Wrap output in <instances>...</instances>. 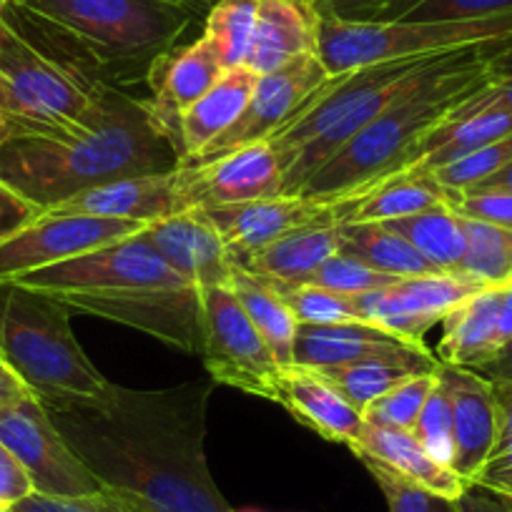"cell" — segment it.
<instances>
[{
  "label": "cell",
  "instance_id": "cell-1",
  "mask_svg": "<svg viewBox=\"0 0 512 512\" xmlns=\"http://www.w3.org/2000/svg\"><path fill=\"white\" fill-rule=\"evenodd\" d=\"M214 379L166 390L118 387L103 410L51 412L106 490L146 512H231L206 462V407Z\"/></svg>",
  "mask_w": 512,
  "mask_h": 512
},
{
  "label": "cell",
  "instance_id": "cell-2",
  "mask_svg": "<svg viewBox=\"0 0 512 512\" xmlns=\"http://www.w3.org/2000/svg\"><path fill=\"white\" fill-rule=\"evenodd\" d=\"M179 166V151L156 123L149 98L108 83L96 86L81 128L0 141V181L43 211L108 181L171 174Z\"/></svg>",
  "mask_w": 512,
  "mask_h": 512
},
{
  "label": "cell",
  "instance_id": "cell-3",
  "mask_svg": "<svg viewBox=\"0 0 512 512\" xmlns=\"http://www.w3.org/2000/svg\"><path fill=\"white\" fill-rule=\"evenodd\" d=\"M510 46L512 38H502L437 56L387 111L319 166L294 196L344 206L379 181L412 169L427 139L492 81V61Z\"/></svg>",
  "mask_w": 512,
  "mask_h": 512
},
{
  "label": "cell",
  "instance_id": "cell-4",
  "mask_svg": "<svg viewBox=\"0 0 512 512\" xmlns=\"http://www.w3.org/2000/svg\"><path fill=\"white\" fill-rule=\"evenodd\" d=\"M3 21L81 81L149 76L191 21L179 0H8ZM121 88V86H118Z\"/></svg>",
  "mask_w": 512,
  "mask_h": 512
},
{
  "label": "cell",
  "instance_id": "cell-5",
  "mask_svg": "<svg viewBox=\"0 0 512 512\" xmlns=\"http://www.w3.org/2000/svg\"><path fill=\"white\" fill-rule=\"evenodd\" d=\"M0 354L48 412L103 410L116 395L78 344L71 309L13 282L0 284Z\"/></svg>",
  "mask_w": 512,
  "mask_h": 512
},
{
  "label": "cell",
  "instance_id": "cell-6",
  "mask_svg": "<svg viewBox=\"0 0 512 512\" xmlns=\"http://www.w3.org/2000/svg\"><path fill=\"white\" fill-rule=\"evenodd\" d=\"M435 56L397 58L332 76L269 139L284 161V196H294L309 176L342 151L359 131L392 106Z\"/></svg>",
  "mask_w": 512,
  "mask_h": 512
},
{
  "label": "cell",
  "instance_id": "cell-7",
  "mask_svg": "<svg viewBox=\"0 0 512 512\" xmlns=\"http://www.w3.org/2000/svg\"><path fill=\"white\" fill-rule=\"evenodd\" d=\"M512 38V11L475 21L347 23L319 16L317 56L329 76L397 58L435 56Z\"/></svg>",
  "mask_w": 512,
  "mask_h": 512
},
{
  "label": "cell",
  "instance_id": "cell-8",
  "mask_svg": "<svg viewBox=\"0 0 512 512\" xmlns=\"http://www.w3.org/2000/svg\"><path fill=\"white\" fill-rule=\"evenodd\" d=\"M96 86L43 56L0 18V113L11 136L81 128L91 116Z\"/></svg>",
  "mask_w": 512,
  "mask_h": 512
},
{
  "label": "cell",
  "instance_id": "cell-9",
  "mask_svg": "<svg viewBox=\"0 0 512 512\" xmlns=\"http://www.w3.org/2000/svg\"><path fill=\"white\" fill-rule=\"evenodd\" d=\"M13 284L43 292L53 299L113 289L194 287L161 259L159 251L141 236V231L68 262L18 277Z\"/></svg>",
  "mask_w": 512,
  "mask_h": 512
},
{
  "label": "cell",
  "instance_id": "cell-10",
  "mask_svg": "<svg viewBox=\"0 0 512 512\" xmlns=\"http://www.w3.org/2000/svg\"><path fill=\"white\" fill-rule=\"evenodd\" d=\"M71 312L139 329L189 354L204 349V309L199 287H144L68 294L58 299Z\"/></svg>",
  "mask_w": 512,
  "mask_h": 512
},
{
  "label": "cell",
  "instance_id": "cell-11",
  "mask_svg": "<svg viewBox=\"0 0 512 512\" xmlns=\"http://www.w3.org/2000/svg\"><path fill=\"white\" fill-rule=\"evenodd\" d=\"M0 442L18 457L38 495L88 497L106 490L36 395L0 412Z\"/></svg>",
  "mask_w": 512,
  "mask_h": 512
},
{
  "label": "cell",
  "instance_id": "cell-12",
  "mask_svg": "<svg viewBox=\"0 0 512 512\" xmlns=\"http://www.w3.org/2000/svg\"><path fill=\"white\" fill-rule=\"evenodd\" d=\"M204 309V357L216 384H229L241 392L267 400L269 387L279 374L272 349L256 332L234 292L226 287L201 289Z\"/></svg>",
  "mask_w": 512,
  "mask_h": 512
},
{
  "label": "cell",
  "instance_id": "cell-13",
  "mask_svg": "<svg viewBox=\"0 0 512 512\" xmlns=\"http://www.w3.org/2000/svg\"><path fill=\"white\" fill-rule=\"evenodd\" d=\"M149 224L131 219H103V216L43 211L33 224L0 241V284L68 262L139 234Z\"/></svg>",
  "mask_w": 512,
  "mask_h": 512
},
{
  "label": "cell",
  "instance_id": "cell-14",
  "mask_svg": "<svg viewBox=\"0 0 512 512\" xmlns=\"http://www.w3.org/2000/svg\"><path fill=\"white\" fill-rule=\"evenodd\" d=\"M329 73L317 53H307L287 66L277 68L272 73L256 78V86L251 91L249 103L241 111V116L226 128L219 139L211 141L199 156H194L186 164H204V161L219 159V156L239 151L244 146L264 144L279 134L284 126L294 118V113L329 81ZM184 166V164H181Z\"/></svg>",
  "mask_w": 512,
  "mask_h": 512
},
{
  "label": "cell",
  "instance_id": "cell-15",
  "mask_svg": "<svg viewBox=\"0 0 512 512\" xmlns=\"http://www.w3.org/2000/svg\"><path fill=\"white\" fill-rule=\"evenodd\" d=\"M284 161L269 141L176 169L174 189L179 214L189 209L272 199L284 194Z\"/></svg>",
  "mask_w": 512,
  "mask_h": 512
},
{
  "label": "cell",
  "instance_id": "cell-16",
  "mask_svg": "<svg viewBox=\"0 0 512 512\" xmlns=\"http://www.w3.org/2000/svg\"><path fill=\"white\" fill-rule=\"evenodd\" d=\"M224 239L234 264L246 262L251 254L272 241L314 224H342L337 204H319L304 196H272V199L239 201V204L201 209Z\"/></svg>",
  "mask_w": 512,
  "mask_h": 512
},
{
  "label": "cell",
  "instance_id": "cell-17",
  "mask_svg": "<svg viewBox=\"0 0 512 512\" xmlns=\"http://www.w3.org/2000/svg\"><path fill=\"white\" fill-rule=\"evenodd\" d=\"M477 292H482L480 284L467 282L457 274L435 272L425 277L400 279L379 292L359 294L357 304L364 322L422 344L427 329L442 322L452 309L475 297Z\"/></svg>",
  "mask_w": 512,
  "mask_h": 512
},
{
  "label": "cell",
  "instance_id": "cell-18",
  "mask_svg": "<svg viewBox=\"0 0 512 512\" xmlns=\"http://www.w3.org/2000/svg\"><path fill=\"white\" fill-rule=\"evenodd\" d=\"M437 382L445 390L452 410V432H455L452 470L465 482H472L495 452L497 435H500L492 382L472 369L452 367L445 362L437 367Z\"/></svg>",
  "mask_w": 512,
  "mask_h": 512
},
{
  "label": "cell",
  "instance_id": "cell-19",
  "mask_svg": "<svg viewBox=\"0 0 512 512\" xmlns=\"http://www.w3.org/2000/svg\"><path fill=\"white\" fill-rule=\"evenodd\" d=\"M166 264L199 289L226 287L234 274V259L224 239L201 209L181 211L154 221L141 231Z\"/></svg>",
  "mask_w": 512,
  "mask_h": 512
},
{
  "label": "cell",
  "instance_id": "cell-20",
  "mask_svg": "<svg viewBox=\"0 0 512 512\" xmlns=\"http://www.w3.org/2000/svg\"><path fill=\"white\" fill-rule=\"evenodd\" d=\"M224 71L221 58L204 36L184 48H171L151 66L149 81L154 86V96L149 98V108L161 131L176 146L181 161V116L224 76Z\"/></svg>",
  "mask_w": 512,
  "mask_h": 512
},
{
  "label": "cell",
  "instance_id": "cell-21",
  "mask_svg": "<svg viewBox=\"0 0 512 512\" xmlns=\"http://www.w3.org/2000/svg\"><path fill=\"white\" fill-rule=\"evenodd\" d=\"M267 400L282 405L294 420L329 442L352 445L364 427L362 412L354 410L317 369L282 367Z\"/></svg>",
  "mask_w": 512,
  "mask_h": 512
},
{
  "label": "cell",
  "instance_id": "cell-22",
  "mask_svg": "<svg viewBox=\"0 0 512 512\" xmlns=\"http://www.w3.org/2000/svg\"><path fill=\"white\" fill-rule=\"evenodd\" d=\"M319 16L309 0H256L249 66L256 76L272 73L307 53H317Z\"/></svg>",
  "mask_w": 512,
  "mask_h": 512
},
{
  "label": "cell",
  "instance_id": "cell-23",
  "mask_svg": "<svg viewBox=\"0 0 512 512\" xmlns=\"http://www.w3.org/2000/svg\"><path fill=\"white\" fill-rule=\"evenodd\" d=\"M176 171L171 174L128 176V179L108 181L81 191L51 211L68 214L103 216V219H131L141 224H154L166 216L179 214V201L174 189Z\"/></svg>",
  "mask_w": 512,
  "mask_h": 512
},
{
  "label": "cell",
  "instance_id": "cell-24",
  "mask_svg": "<svg viewBox=\"0 0 512 512\" xmlns=\"http://www.w3.org/2000/svg\"><path fill=\"white\" fill-rule=\"evenodd\" d=\"M410 347H425L395 332L369 322L347 324H299L294 337V367L327 369L337 364L359 362L379 354L402 352Z\"/></svg>",
  "mask_w": 512,
  "mask_h": 512
},
{
  "label": "cell",
  "instance_id": "cell-25",
  "mask_svg": "<svg viewBox=\"0 0 512 512\" xmlns=\"http://www.w3.org/2000/svg\"><path fill=\"white\" fill-rule=\"evenodd\" d=\"M349 447H352V452L357 457H372V460L382 462L384 467L395 470L397 475L427 487V490L445 497V500L455 502L467 490V485H470L455 470L432 460L425 447L420 445V440L415 437V432L410 430L377 427L364 422L362 432H359V437Z\"/></svg>",
  "mask_w": 512,
  "mask_h": 512
},
{
  "label": "cell",
  "instance_id": "cell-26",
  "mask_svg": "<svg viewBox=\"0 0 512 512\" xmlns=\"http://www.w3.org/2000/svg\"><path fill=\"white\" fill-rule=\"evenodd\" d=\"M440 367V359L425 347H410L402 352L379 354V357L359 359V362L337 364V367L317 369L334 390L354 407L364 412L374 400L384 397L397 384L420 374H432Z\"/></svg>",
  "mask_w": 512,
  "mask_h": 512
},
{
  "label": "cell",
  "instance_id": "cell-27",
  "mask_svg": "<svg viewBox=\"0 0 512 512\" xmlns=\"http://www.w3.org/2000/svg\"><path fill=\"white\" fill-rule=\"evenodd\" d=\"M342 244L339 224H314L292 231L282 239L251 254L239 267L249 269L256 277L277 284H309L329 256Z\"/></svg>",
  "mask_w": 512,
  "mask_h": 512
},
{
  "label": "cell",
  "instance_id": "cell-28",
  "mask_svg": "<svg viewBox=\"0 0 512 512\" xmlns=\"http://www.w3.org/2000/svg\"><path fill=\"white\" fill-rule=\"evenodd\" d=\"M505 292L507 289H482L442 319L445 332L437 347L440 362L475 369L500 349L497 319H500Z\"/></svg>",
  "mask_w": 512,
  "mask_h": 512
},
{
  "label": "cell",
  "instance_id": "cell-29",
  "mask_svg": "<svg viewBox=\"0 0 512 512\" xmlns=\"http://www.w3.org/2000/svg\"><path fill=\"white\" fill-rule=\"evenodd\" d=\"M256 73L249 66H236L224 71V76L181 116V144L184 161L199 156L214 139L241 116L256 86Z\"/></svg>",
  "mask_w": 512,
  "mask_h": 512
},
{
  "label": "cell",
  "instance_id": "cell-30",
  "mask_svg": "<svg viewBox=\"0 0 512 512\" xmlns=\"http://www.w3.org/2000/svg\"><path fill=\"white\" fill-rule=\"evenodd\" d=\"M437 204L452 206L450 191L442 189L430 174L405 171L379 181L367 194L339 209H342V224H382V221L420 214Z\"/></svg>",
  "mask_w": 512,
  "mask_h": 512
},
{
  "label": "cell",
  "instance_id": "cell-31",
  "mask_svg": "<svg viewBox=\"0 0 512 512\" xmlns=\"http://www.w3.org/2000/svg\"><path fill=\"white\" fill-rule=\"evenodd\" d=\"M229 289L239 304L244 307L246 317L262 334L267 347L272 349L279 367H294V337H297V317L287 307L277 289L262 277L251 274L249 269L234 264Z\"/></svg>",
  "mask_w": 512,
  "mask_h": 512
},
{
  "label": "cell",
  "instance_id": "cell-32",
  "mask_svg": "<svg viewBox=\"0 0 512 512\" xmlns=\"http://www.w3.org/2000/svg\"><path fill=\"white\" fill-rule=\"evenodd\" d=\"M339 251L382 274L410 279L435 274L437 269L397 231L384 224H339Z\"/></svg>",
  "mask_w": 512,
  "mask_h": 512
},
{
  "label": "cell",
  "instance_id": "cell-33",
  "mask_svg": "<svg viewBox=\"0 0 512 512\" xmlns=\"http://www.w3.org/2000/svg\"><path fill=\"white\" fill-rule=\"evenodd\" d=\"M512 134V111H482L475 116L457 118L437 128L422 146L420 159L412 164V174H427L432 169L452 164V161L485 149L492 141ZM405 174V171H402Z\"/></svg>",
  "mask_w": 512,
  "mask_h": 512
},
{
  "label": "cell",
  "instance_id": "cell-34",
  "mask_svg": "<svg viewBox=\"0 0 512 512\" xmlns=\"http://www.w3.org/2000/svg\"><path fill=\"white\" fill-rule=\"evenodd\" d=\"M387 229L405 236L437 272L455 274L465 256V226L450 204H437L405 219L382 221Z\"/></svg>",
  "mask_w": 512,
  "mask_h": 512
},
{
  "label": "cell",
  "instance_id": "cell-35",
  "mask_svg": "<svg viewBox=\"0 0 512 512\" xmlns=\"http://www.w3.org/2000/svg\"><path fill=\"white\" fill-rule=\"evenodd\" d=\"M465 256H462L457 277L482 289L512 287V229L465 219Z\"/></svg>",
  "mask_w": 512,
  "mask_h": 512
},
{
  "label": "cell",
  "instance_id": "cell-36",
  "mask_svg": "<svg viewBox=\"0 0 512 512\" xmlns=\"http://www.w3.org/2000/svg\"><path fill=\"white\" fill-rule=\"evenodd\" d=\"M256 23V0H216L206 18L204 38L214 46L221 66H244Z\"/></svg>",
  "mask_w": 512,
  "mask_h": 512
},
{
  "label": "cell",
  "instance_id": "cell-37",
  "mask_svg": "<svg viewBox=\"0 0 512 512\" xmlns=\"http://www.w3.org/2000/svg\"><path fill=\"white\" fill-rule=\"evenodd\" d=\"M267 282V279H264ZM277 289L279 297L287 302L299 324H347L364 322L362 309L357 297L332 292V289L317 287V284H277L269 282Z\"/></svg>",
  "mask_w": 512,
  "mask_h": 512
},
{
  "label": "cell",
  "instance_id": "cell-38",
  "mask_svg": "<svg viewBox=\"0 0 512 512\" xmlns=\"http://www.w3.org/2000/svg\"><path fill=\"white\" fill-rule=\"evenodd\" d=\"M437 387V372L420 374L407 382L397 384L395 390H390L384 397L374 400L367 410L362 412L367 425L377 427H397V430H415L417 420H420L422 410L427 405V397Z\"/></svg>",
  "mask_w": 512,
  "mask_h": 512
},
{
  "label": "cell",
  "instance_id": "cell-39",
  "mask_svg": "<svg viewBox=\"0 0 512 512\" xmlns=\"http://www.w3.org/2000/svg\"><path fill=\"white\" fill-rule=\"evenodd\" d=\"M359 462L374 477L377 487L382 490L384 500H387V510L390 512H457L455 502L445 500V497L435 495L427 487L397 475L395 470L384 467L382 462L364 455H359Z\"/></svg>",
  "mask_w": 512,
  "mask_h": 512
},
{
  "label": "cell",
  "instance_id": "cell-40",
  "mask_svg": "<svg viewBox=\"0 0 512 512\" xmlns=\"http://www.w3.org/2000/svg\"><path fill=\"white\" fill-rule=\"evenodd\" d=\"M397 282H400V277L377 272V269L367 267V264L357 262L352 256L337 251V254L329 256L327 262L319 267V272L314 274L309 284H317V287L332 289V292L339 294H349V297H359V294L387 289Z\"/></svg>",
  "mask_w": 512,
  "mask_h": 512
},
{
  "label": "cell",
  "instance_id": "cell-41",
  "mask_svg": "<svg viewBox=\"0 0 512 512\" xmlns=\"http://www.w3.org/2000/svg\"><path fill=\"white\" fill-rule=\"evenodd\" d=\"M412 432H415V437L432 460L452 470V462H455V432H452L450 400H447L440 382L432 390V395L427 397L425 410H422L420 420H417Z\"/></svg>",
  "mask_w": 512,
  "mask_h": 512
},
{
  "label": "cell",
  "instance_id": "cell-42",
  "mask_svg": "<svg viewBox=\"0 0 512 512\" xmlns=\"http://www.w3.org/2000/svg\"><path fill=\"white\" fill-rule=\"evenodd\" d=\"M425 0H309L317 16L347 23L405 21Z\"/></svg>",
  "mask_w": 512,
  "mask_h": 512
},
{
  "label": "cell",
  "instance_id": "cell-43",
  "mask_svg": "<svg viewBox=\"0 0 512 512\" xmlns=\"http://www.w3.org/2000/svg\"><path fill=\"white\" fill-rule=\"evenodd\" d=\"M11 512H146L139 505L128 502L126 497L116 495L111 490H103L98 495L88 497H46V495H28Z\"/></svg>",
  "mask_w": 512,
  "mask_h": 512
},
{
  "label": "cell",
  "instance_id": "cell-44",
  "mask_svg": "<svg viewBox=\"0 0 512 512\" xmlns=\"http://www.w3.org/2000/svg\"><path fill=\"white\" fill-rule=\"evenodd\" d=\"M512 11V0H425L405 21H475Z\"/></svg>",
  "mask_w": 512,
  "mask_h": 512
},
{
  "label": "cell",
  "instance_id": "cell-45",
  "mask_svg": "<svg viewBox=\"0 0 512 512\" xmlns=\"http://www.w3.org/2000/svg\"><path fill=\"white\" fill-rule=\"evenodd\" d=\"M452 209L465 219L512 229V194L507 191H457L452 194Z\"/></svg>",
  "mask_w": 512,
  "mask_h": 512
},
{
  "label": "cell",
  "instance_id": "cell-46",
  "mask_svg": "<svg viewBox=\"0 0 512 512\" xmlns=\"http://www.w3.org/2000/svg\"><path fill=\"white\" fill-rule=\"evenodd\" d=\"M482 111H512V73H505V76H492L490 83H485L475 96L467 98V101L452 113L450 121H457V118H465V116H475V113H482Z\"/></svg>",
  "mask_w": 512,
  "mask_h": 512
},
{
  "label": "cell",
  "instance_id": "cell-47",
  "mask_svg": "<svg viewBox=\"0 0 512 512\" xmlns=\"http://www.w3.org/2000/svg\"><path fill=\"white\" fill-rule=\"evenodd\" d=\"M41 214V206L31 204V201L23 199L21 194H16L11 186L0 181V241L11 239L13 234L26 229V226L33 224Z\"/></svg>",
  "mask_w": 512,
  "mask_h": 512
},
{
  "label": "cell",
  "instance_id": "cell-48",
  "mask_svg": "<svg viewBox=\"0 0 512 512\" xmlns=\"http://www.w3.org/2000/svg\"><path fill=\"white\" fill-rule=\"evenodd\" d=\"M33 482L18 457L0 442V507L11 510L28 495H33Z\"/></svg>",
  "mask_w": 512,
  "mask_h": 512
},
{
  "label": "cell",
  "instance_id": "cell-49",
  "mask_svg": "<svg viewBox=\"0 0 512 512\" xmlns=\"http://www.w3.org/2000/svg\"><path fill=\"white\" fill-rule=\"evenodd\" d=\"M457 512H512V495L470 482L455 500Z\"/></svg>",
  "mask_w": 512,
  "mask_h": 512
},
{
  "label": "cell",
  "instance_id": "cell-50",
  "mask_svg": "<svg viewBox=\"0 0 512 512\" xmlns=\"http://www.w3.org/2000/svg\"><path fill=\"white\" fill-rule=\"evenodd\" d=\"M472 482L490 487V490L505 492V495H512V447L510 450L495 452Z\"/></svg>",
  "mask_w": 512,
  "mask_h": 512
},
{
  "label": "cell",
  "instance_id": "cell-51",
  "mask_svg": "<svg viewBox=\"0 0 512 512\" xmlns=\"http://www.w3.org/2000/svg\"><path fill=\"white\" fill-rule=\"evenodd\" d=\"M490 382L492 392H495L497 420H500V435H497L495 452H502L512 447V379H490Z\"/></svg>",
  "mask_w": 512,
  "mask_h": 512
},
{
  "label": "cell",
  "instance_id": "cell-52",
  "mask_svg": "<svg viewBox=\"0 0 512 512\" xmlns=\"http://www.w3.org/2000/svg\"><path fill=\"white\" fill-rule=\"evenodd\" d=\"M33 392L28 390V384L18 377L16 369L8 364V359L0 354V412L8 407L18 405L21 400L31 397Z\"/></svg>",
  "mask_w": 512,
  "mask_h": 512
},
{
  "label": "cell",
  "instance_id": "cell-53",
  "mask_svg": "<svg viewBox=\"0 0 512 512\" xmlns=\"http://www.w3.org/2000/svg\"><path fill=\"white\" fill-rule=\"evenodd\" d=\"M472 372L482 374L485 379H512V339Z\"/></svg>",
  "mask_w": 512,
  "mask_h": 512
},
{
  "label": "cell",
  "instance_id": "cell-54",
  "mask_svg": "<svg viewBox=\"0 0 512 512\" xmlns=\"http://www.w3.org/2000/svg\"><path fill=\"white\" fill-rule=\"evenodd\" d=\"M465 191H507V194H512V164H507L505 169L487 176L485 181H480V184H475L472 189H465Z\"/></svg>",
  "mask_w": 512,
  "mask_h": 512
},
{
  "label": "cell",
  "instance_id": "cell-55",
  "mask_svg": "<svg viewBox=\"0 0 512 512\" xmlns=\"http://www.w3.org/2000/svg\"><path fill=\"white\" fill-rule=\"evenodd\" d=\"M512 339V289L505 292V302H502L500 319H497V342L500 347H505Z\"/></svg>",
  "mask_w": 512,
  "mask_h": 512
},
{
  "label": "cell",
  "instance_id": "cell-56",
  "mask_svg": "<svg viewBox=\"0 0 512 512\" xmlns=\"http://www.w3.org/2000/svg\"><path fill=\"white\" fill-rule=\"evenodd\" d=\"M505 73H512V46L492 61V76H505Z\"/></svg>",
  "mask_w": 512,
  "mask_h": 512
},
{
  "label": "cell",
  "instance_id": "cell-57",
  "mask_svg": "<svg viewBox=\"0 0 512 512\" xmlns=\"http://www.w3.org/2000/svg\"><path fill=\"white\" fill-rule=\"evenodd\" d=\"M8 136H11V131H8L6 118H3V113H0V141H6Z\"/></svg>",
  "mask_w": 512,
  "mask_h": 512
},
{
  "label": "cell",
  "instance_id": "cell-58",
  "mask_svg": "<svg viewBox=\"0 0 512 512\" xmlns=\"http://www.w3.org/2000/svg\"><path fill=\"white\" fill-rule=\"evenodd\" d=\"M231 512H267V510H256V507H244V510H234V507H231Z\"/></svg>",
  "mask_w": 512,
  "mask_h": 512
},
{
  "label": "cell",
  "instance_id": "cell-59",
  "mask_svg": "<svg viewBox=\"0 0 512 512\" xmlns=\"http://www.w3.org/2000/svg\"><path fill=\"white\" fill-rule=\"evenodd\" d=\"M8 6V0H0V16H3V8Z\"/></svg>",
  "mask_w": 512,
  "mask_h": 512
},
{
  "label": "cell",
  "instance_id": "cell-60",
  "mask_svg": "<svg viewBox=\"0 0 512 512\" xmlns=\"http://www.w3.org/2000/svg\"><path fill=\"white\" fill-rule=\"evenodd\" d=\"M179 3H186V6H189V0H179Z\"/></svg>",
  "mask_w": 512,
  "mask_h": 512
},
{
  "label": "cell",
  "instance_id": "cell-61",
  "mask_svg": "<svg viewBox=\"0 0 512 512\" xmlns=\"http://www.w3.org/2000/svg\"><path fill=\"white\" fill-rule=\"evenodd\" d=\"M0 512H11V510H3V507H0Z\"/></svg>",
  "mask_w": 512,
  "mask_h": 512
},
{
  "label": "cell",
  "instance_id": "cell-62",
  "mask_svg": "<svg viewBox=\"0 0 512 512\" xmlns=\"http://www.w3.org/2000/svg\"><path fill=\"white\" fill-rule=\"evenodd\" d=\"M510 289H512V287H510Z\"/></svg>",
  "mask_w": 512,
  "mask_h": 512
}]
</instances>
